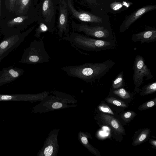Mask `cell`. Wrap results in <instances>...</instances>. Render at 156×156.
I'll list each match as a JSON object with an SVG mask.
<instances>
[{
    "mask_svg": "<svg viewBox=\"0 0 156 156\" xmlns=\"http://www.w3.org/2000/svg\"><path fill=\"white\" fill-rule=\"evenodd\" d=\"M115 63V61L108 60L100 63H86L79 65L65 66L61 69L69 76L92 83L105 75Z\"/></svg>",
    "mask_w": 156,
    "mask_h": 156,
    "instance_id": "cell-1",
    "label": "cell"
},
{
    "mask_svg": "<svg viewBox=\"0 0 156 156\" xmlns=\"http://www.w3.org/2000/svg\"><path fill=\"white\" fill-rule=\"evenodd\" d=\"M62 39L69 42L80 53L85 55H89L81 51L80 49L98 52L114 49L116 45L115 42L96 39L73 32H69L62 37Z\"/></svg>",
    "mask_w": 156,
    "mask_h": 156,
    "instance_id": "cell-2",
    "label": "cell"
},
{
    "mask_svg": "<svg viewBox=\"0 0 156 156\" xmlns=\"http://www.w3.org/2000/svg\"><path fill=\"white\" fill-rule=\"evenodd\" d=\"M44 40L43 35L39 40L31 42L24 52L21 62L35 65L48 62L50 58L45 49Z\"/></svg>",
    "mask_w": 156,
    "mask_h": 156,
    "instance_id": "cell-3",
    "label": "cell"
},
{
    "mask_svg": "<svg viewBox=\"0 0 156 156\" xmlns=\"http://www.w3.org/2000/svg\"><path fill=\"white\" fill-rule=\"evenodd\" d=\"M72 27L75 31L83 32L88 37L99 40L116 42L109 30L103 26H89L86 24H77L73 22Z\"/></svg>",
    "mask_w": 156,
    "mask_h": 156,
    "instance_id": "cell-4",
    "label": "cell"
},
{
    "mask_svg": "<svg viewBox=\"0 0 156 156\" xmlns=\"http://www.w3.org/2000/svg\"><path fill=\"white\" fill-rule=\"evenodd\" d=\"M133 69L134 71L133 80L136 90L143 83L144 77L146 78V80L153 77L150 69L145 64L144 58L140 55H137L135 58Z\"/></svg>",
    "mask_w": 156,
    "mask_h": 156,
    "instance_id": "cell-5",
    "label": "cell"
},
{
    "mask_svg": "<svg viewBox=\"0 0 156 156\" xmlns=\"http://www.w3.org/2000/svg\"><path fill=\"white\" fill-rule=\"evenodd\" d=\"M156 9V5H148L137 9L131 14L126 16L119 27V32L122 33L125 32L143 15Z\"/></svg>",
    "mask_w": 156,
    "mask_h": 156,
    "instance_id": "cell-6",
    "label": "cell"
},
{
    "mask_svg": "<svg viewBox=\"0 0 156 156\" xmlns=\"http://www.w3.org/2000/svg\"><path fill=\"white\" fill-rule=\"evenodd\" d=\"M58 132L57 129L53 130L50 132L39 155L52 156L57 154L59 147L57 138Z\"/></svg>",
    "mask_w": 156,
    "mask_h": 156,
    "instance_id": "cell-7",
    "label": "cell"
},
{
    "mask_svg": "<svg viewBox=\"0 0 156 156\" xmlns=\"http://www.w3.org/2000/svg\"><path fill=\"white\" fill-rule=\"evenodd\" d=\"M67 4L64 1L60 4L59 14L58 23V35L59 41L62 39L63 34L67 35L69 31L68 28Z\"/></svg>",
    "mask_w": 156,
    "mask_h": 156,
    "instance_id": "cell-8",
    "label": "cell"
},
{
    "mask_svg": "<svg viewBox=\"0 0 156 156\" xmlns=\"http://www.w3.org/2000/svg\"><path fill=\"white\" fill-rule=\"evenodd\" d=\"M67 5L73 15L80 20L85 22L101 23L102 19L101 17L88 12L77 11L73 5L71 1L68 0Z\"/></svg>",
    "mask_w": 156,
    "mask_h": 156,
    "instance_id": "cell-9",
    "label": "cell"
},
{
    "mask_svg": "<svg viewBox=\"0 0 156 156\" xmlns=\"http://www.w3.org/2000/svg\"><path fill=\"white\" fill-rule=\"evenodd\" d=\"M0 72V84H3L14 80L22 74L23 71L17 68L9 67Z\"/></svg>",
    "mask_w": 156,
    "mask_h": 156,
    "instance_id": "cell-10",
    "label": "cell"
},
{
    "mask_svg": "<svg viewBox=\"0 0 156 156\" xmlns=\"http://www.w3.org/2000/svg\"><path fill=\"white\" fill-rule=\"evenodd\" d=\"M131 40L134 42L140 41L141 44L155 42L156 41V30L154 29L147 30L133 34Z\"/></svg>",
    "mask_w": 156,
    "mask_h": 156,
    "instance_id": "cell-11",
    "label": "cell"
},
{
    "mask_svg": "<svg viewBox=\"0 0 156 156\" xmlns=\"http://www.w3.org/2000/svg\"><path fill=\"white\" fill-rule=\"evenodd\" d=\"M46 95L45 92L34 94H20L7 95L0 94V101L31 100V99L41 98Z\"/></svg>",
    "mask_w": 156,
    "mask_h": 156,
    "instance_id": "cell-12",
    "label": "cell"
},
{
    "mask_svg": "<svg viewBox=\"0 0 156 156\" xmlns=\"http://www.w3.org/2000/svg\"><path fill=\"white\" fill-rule=\"evenodd\" d=\"M101 118L118 134H125V130L119 122L114 117L105 114L101 115Z\"/></svg>",
    "mask_w": 156,
    "mask_h": 156,
    "instance_id": "cell-13",
    "label": "cell"
},
{
    "mask_svg": "<svg viewBox=\"0 0 156 156\" xmlns=\"http://www.w3.org/2000/svg\"><path fill=\"white\" fill-rule=\"evenodd\" d=\"M42 12L45 21H51L54 14V7L52 0H44L42 6Z\"/></svg>",
    "mask_w": 156,
    "mask_h": 156,
    "instance_id": "cell-14",
    "label": "cell"
},
{
    "mask_svg": "<svg viewBox=\"0 0 156 156\" xmlns=\"http://www.w3.org/2000/svg\"><path fill=\"white\" fill-rule=\"evenodd\" d=\"M19 40L17 36L14 35L3 41L0 43V55L2 58L5 53L13 47Z\"/></svg>",
    "mask_w": 156,
    "mask_h": 156,
    "instance_id": "cell-15",
    "label": "cell"
},
{
    "mask_svg": "<svg viewBox=\"0 0 156 156\" xmlns=\"http://www.w3.org/2000/svg\"><path fill=\"white\" fill-rule=\"evenodd\" d=\"M79 138L82 143L91 153L97 156H100V152L96 149L91 146L89 143L88 140V136L82 132L79 134Z\"/></svg>",
    "mask_w": 156,
    "mask_h": 156,
    "instance_id": "cell-16",
    "label": "cell"
},
{
    "mask_svg": "<svg viewBox=\"0 0 156 156\" xmlns=\"http://www.w3.org/2000/svg\"><path fill=\"white\" fill-rule=\"evenodd\" d=\"M150 132V130L149 129H143L133 141V145L136 146L141 144L147 139Z\"/></svg>",
    "mask_w": 156,
    "mask_h": 156,
    "instance_id": "cell-17",
    "label": "cell"
},
{
    "mask_svg": "<svg viewBox=\"0 0 156 156\" xmlns=\"http://www.w3.org/2000/svg\"><path fill=\"white\" fill-rule=\"evenodd\" d=\"M123 74V72L121 71L114 80L112 86V89L116 90L123 86L124 82Z\"/></svg>",
    "mask_w": 156,
    "mask_h": 156,
    "instance_id": "cell-18",
    "label": "cell"
},
{
    "mask_svg": "<svg viewBox=\"0 0 156 156\" xmlns=\"http://www.w3.org/2000/svg\"><path fill=\"white\" fill-rule=\"evenodd\" d=\"M156 91V81L145 85L142 88L140 94L145 95L155 92Z\"/></svg>",
    "mask_w": 156,
    "mask_h": 156,
    "instance_id": "cell-19",
    "label": "cell"
},
{
    "mask_svg": "<svg viewBox=\"0 0 156 156\" xmlns=\"http://www.w3.org/2000/svg\"><path fill=\"white\" fill-rule=\"evenodd\" d=\"M132 4V3L123 2H114L110 4V8L114 11H118L124 7L127 8Z\"/></svg>",
    "mask_w": 156,
    "mask_h": 156,
    "instance_id": "cell-20",
    "label": "cell"
},
{
    "mask_svg": "<svg viewBox=\"0 0 156 156\" xmlns=\"http://www.w3.org/2000/svg\"><path fill=\"white\" fill-rule=\"evenodd\" d=\"M30 0H17L15 5L18 7V11L22 13L28 7Z\"/></svg>",
    "mask_w": 156,
    "mask_h": 156,
    "instance_id": "cell-21",
    "label": "cell"
},
{
    "mask_svg": "<svg viewBox=\"0 0 156 156\" xmlns=\"http://www.w3.org/2000/svg\"><path fill=\"white\" fill-rule=\"evenodd\" d=\"M49 31V30L48 26L44 23L41 22L40 23L38 27L35 30V34L34 36L37 38L40 37L42 33Z\"/></svg>",
    "mask_w": 156,
    "mask_h": 156,
    "instance_id": "cell-22",
    "label": "cell"
},
{
    "mask_svg": "<svg viewBox=\"0 0 156 156\" xmlns=\"http://www.w3.org/2000/svg\"><path fill=\"white\" fill-rule=\"evenodd\" d=\"M113 93L123 99H128L130 98L129 94L122 87L114 90Z\"/></svg>",
    "mask_w": 156,
    "mask_h": 156,
    "instance_id": "cell-23",
    "label": "cell"
},
{
    "mask_svg": "<svg viewBox=\"0 0 156 156\" xmlns=\"http://www.w3.org/2000/svg\"><path fill=\"white\" fill-rule=\"evenodd\" d=\"M105 100L108 103L118 106L125 108L127 107L126 104L123 101L114 97H111L107 98H106Z\"/></svg>",
    "mask_w": 156,
    "mask_h": 156,
    "instance_id": "cell-24",
    "label": "cell"
},
{
    "mask_svg": "<svg viewBox=\"0 0 156 156\" xmlns=\"http://www.w3.org/2000/svg\"><path fill=\"white\" fill-rule=\"evenodd\" d=\"M156 104V98L148 101L140 105L138 109L140 110H143L151 108L155 105Z\"/></svg>",
    "mask_w": 156,
    "mask_h": 156,
    "instance_id": "cell-25",
    "label": "cell"
},
{
    "mask_svg": "<svg viewBox=\"0 0 156 156\" xmlns=\"http://www.w3.org/2000/svg\"><path fill=\"white\" fill-rule=\"evenodd\" d=\"M136 115V113L133 111H127L122 114L121 118L125 122H129L134 118Z\"/></svg>",
    "mask_w": 156,
    "mask_h": 156,
    "instance_id": "cell-26",
    "label": "cell"
},
{
    "mask_svg": "<svg viewBox=\"0 0 156 156\" xmlns=\"http://www.w3.org/2000/svg\"><path fill=\"white\" fill-rule=\"evenodd\" d=\"M27 16H22L16 17L10 20L8 22V24L12 26L21 23L26 19Z\"/></svg>",
    "mask_w": 156,
    "mask_h": 156,
    "instance_id": "cell-27",
    "label": "cell"
},
{
    "mask_svg": "<svg viewBox=\"0 0 156 156\" xmlns=\"http://www.w3.org/2000/svg\"><path fill=\"white\" fill-rule=\"evenodd\" d=\"M98 108L99 110L103 112L113 115H114L110 107L106 104L100 105L99 106Z\"/></svg>",
    "mask_w": 156,
    "mask_h": 156,
    "instance_id": "cell-28",
    "label": "cell"
},
{
    "mask_svg": "<svg viewBox=\"0 0 156 156\" xmlns=\"http://www.w3.org/2000/svg\"><path fill=\"white\" fill-rule=\"evenodd\" d=\"M17 0H6L9 10L12 11L14 9L15 5Z\"/></svg>",
    "mask_w": 156,
    "mask_h": 156,
    "instance_id": "cell-29",
    "label": "cell"
},
{
    "mask_svg": "<svg viewBox=\"0 0 156 156\" xmlns=\"http://www.w3.org/2000/svg\"><path fill=\"white\" fill-rule=\"evenodd\" d=\"M91 5H94L95 6L97 5V3L96 0H86Z\"/></svg>",
    "mask_w": 156,
    "mask_h": 156,
    "instance_id": "cell-30",
    "label": "cell"
},
{
    "mask_svg": "<svg viewBox=\"0 0 156 156\" xmlns=\"http://www.w3.org/2000/svg\"><path fill=\"white\" fill-rule=\"evenodd\" d=\"M151 144L154 146L156 147V140H153L151 141Z\"/></svg>",
    "mask_w": 156,
    "mask_h": 156,
    "instance_id": "cell-31",
    "label": "cell"
},
{
    "mask_svg": "<svg viewBox=\"0 0 156 156\" xmlns=\"http://www.w3.org/2000/svg\"><path fill=\"white\" fill-rule=\"evenodd\" d=\"M1 5V0H0V11Z\"/></svg>",
    "mask_w": 156,
    "mask_h": 156,
    "instance_id": "cell-32",
    "label": "cell"
},
{
    "mask_svg": "<svg viewBox=\"0 0 156 156\" xmlns=\"http://www.w3.org/2000/svg\"><path fill=\"white\" fill-rule=\"evenodd\" d=\"M2 59V58L1 56L0 55V62Z\"/></svg>",
    "mask_w": 156,
    "mask_h": 156,
    "instance_id": "cell-33",
    "label": "cell"
}]
</instances>
